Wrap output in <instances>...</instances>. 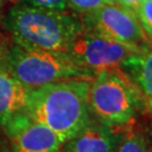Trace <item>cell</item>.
Returning <instances> with one entry per match:
<instances>
[{
  "instance_id": "1",
  "label": "cell",
  "mask_w": 152,
  "mask_h": 152,
  "mask_svg": "<svg viewBox=\"0 0 152 152\" xmlns=\"http://www.w3.org/2000/svg\"><path fill=\"white\" fill-rule=\"evenodd\" d=\"M89 85L90 80L73 79L31 89L26 113L50 129L63 144L92 120Z\"/></svg>"
},
{
  "instance_id": "2",
  "label": "cell",
  "mask_w": 152,
  "mask_h": 152,
  "mask_svg": "<svg viewBox=\"0 0 152 152\" xmlns=\"http://www.w3.org/2000/svg\"><path fill=\"white\" fill-rule=\"evenodd\" d=\"M11 42L27 49L68 53L75 38L85 29L80 18L26 4L12 5L4 18Z\"/></svg>"
},
{
  "instance_id": "3",
  "label": "cell",
  "mask_w": 152,
  "mask_h": 152,
  "mask_svg": "<svg viewBox=\"0 0 152 152\" xmlns=\"http://www.w3.org/2000/svg\"><path fill=\"white\" fill-rule=\"evenodd\" d=\"M88 100L94 120L115 130L134 126L145 108L135 83L122 69L95 75L89 85Z\"/></svg>"
},
{
  "instance_id": "4",
  "label": "cell",
  "mask_w": 152,
  "mask_h": 152,
  "mask_svg": "<svg viewBox=\"0 0 152 152\" xmlns=\"http://www.w3.org/2000/svg\"><path fill=\"white\" fill-rule=\"evenodd\" d=\"M2 54L9 72L28 89L64 80L94 78L68 53L27 49L11 42L5 43Z\"/></svg>"
},
{
  "instance_id": "5",
  "label": "cell",
  "mask_w": 152,
  "mask_h": 152,
  "mask_svg": "<svg viewBox=\"0 0 152 152\" xmlns=\"http://www.w3.org/2000/svg\"><path fill=\"white\" fill-rule=\"evenodd\" d=\"M144 49L121 43L85 28L72 42L68 54L94 77L102 71L123 69Z\"/></svg>"
},
{
  "instance_id": "6",
  "label": "cell",
  "mask_w": 152,
  "mask_h": 152,
  "mask_svg": "<svg viewBox=\"0 0 152 152\" xmlns=\"http://www.w3.org/2000/svg\"><path fill=\"white\" fill-rule=\"evenodd\" d=\"M85 28L121 43L139 48L149 46L136 14L117 2L105 5L82 15Z\"/></svg>"
},
{
  "instance_id": "7",
  "label": "cell",
  "mask_w": 152,
  "mask_h": 152,
  "mask_svg": "<svg viewBox=\"0 0 152 152\" xmlns=\"http://www.w3.org/2000/svg\"><path fill=\"white\" fill-rule=\"evenodd\" d=\"M14 152H60L62 142L46 126L24 113L4 126Z\"/></svg>"
},
{
  "instance_id": "8",
  "label": "cell",
  "mask_w": 152,
  "mask_h": 152,
  "mask_svg": "<svg viewBox=\"0 0 152 152\" xmlns=\"http://www.w3.org/2000/svg\"><path fill=\"white\" fill-rule=\"evenodd\" d=\"M124 132L92 118L83 130L63 143L60 152H115Z\"/></svg>"
},
{
  "instance_id": "9",
  "label": "cell",
  "mask_w": 152,
  "mask_h": 152,
  "mask_svg": "<svg viewBox=\"0 0 152 152\" xmlns=\"http://www.w3.org/2000/svg\"><path fill=\"white\" fill-rule=\"evenodd\" d=\"M0 43V125L4 127L9 121L26 113L31 89L19 82L7 69Z\"/></svg>"
},
{
  "instance_id": "10",
  "label": "cell",
  "mask_w": 152,
  "mask_h": 152,
  "mask_svg": "<svg viewBox=\"0 0 152 152\" xmlns=\"http://www.w3.org/2000/svg\"><path fill=\"white\" fill-rule=\"evenodd\" d=\"M122 70L135 83L143 98L145 108L152 113V48H145L141 54Z\"/></svg>"
},
{
  "instance_id": "11",
  "label": "cell",
  "mask_w": 152,
  "mask_h": 152,
  "mask_svg": "<svg viewBox=\"0 0 152 152\" xmlns=\"http://www.w3.org/2000/svg\"><path fill=\"white\" fill-rule=\"evenodd\" d=\"M151 150L148 136L134 125L125 130L115 152H151Z\"/></svg>"
},
{
  "instance_id": "12",
  "label": "cell",
  "mask_w": 152,
  "mask_h": 152,
  "mask_svg": "<svg viewBox=\"0 0 152 152\" xmlns=\"http://www.w3.org/2000/svg\"><path fill=\"white\" fill-rule=\"evenodd\" d=\"M70 9L79 14H87L103 7L105 5L114 4L116 0H66Z\"/></svg>"
},
{
  "instance_id": "13",
  "label": "cell",
  "mask_w": 152,
  "mask_h": 152,
  "mask_svg": "<svg viewBox=\"0 0 152 152\" xmlns=\"http://www.w3.org/2000/svg\"><path fill=\"white\" fill-rule=\"evenodd\" d=\"M12 5L17 4H26L29 6L51 9L56 11H68L70 7L68 5L66 0H9Z\"/></svg>"
},
{
  "instance_id": "14",
  "label": "cell",
  "mask_w": 152,
  "mask_h": 152,
  "mask_svg": "<svg viewBox=\"0 0 152 152\" xmlns=\"http://www.w3.org/2000/svg\"><path fill=\"white\" fill-rule=\"evenodd\" d=\"M143 32L152 38V0H144L136 11Z\"/></svg>"
},
{
  "instance_id": "15",
  "label": "cell",
  "mask_w": 152,
  "mask_h": 152,
  "mask_svg": "<svg viewBox=\"0 0 152 152\" xmlns=\"http://www.w3.org/2000/svg\"><path fill=\"white\" fill-rule=\"evenodd\" d=\"M144 0H116V2L118 5L123 6L125 8H129L131 10H133L136 14L137 9L140 8V6L142 5Z\"/></svg>"
},
{
  "instance_id": "16",
  "label": "cell",
  "mask_w": 152,
  "mask_h": 152,
  "mask_svg": "<svg viewBox=\"0 0 152 152\" xmlns=\"http://www.w3.org/2000/svg\"><path fill=\"white\" fill-rule=\"evenodd\" d=\"M2 8H4V0H0V20L2 18Z\"/></svg>"
},
{
  "instance_id": "17",
  "label": "cell",
  "mask_w": 152,
  "mask_h": 152,
  "mask_svg": "<svg viewBox=\"0 0 152 152\" xmlns=\"http://www.w3.org/2000/svg\"><path fill=\"white\" fill-rule=\"evenodd\" d=\"M150 135H151V137H152V127H151V130H150Z\"/></svg>"
},
{
  "instance_id": "18",
  "label": "cell",
  "mask_w": 152,
  "mask_h": 152,
  "mask_svg": "<svg viewBox=\"0 0 152 152\" xmlns=\"http://www.w3.org/2000/svg\"><path fill=\"white\" fill-rule=\"evenodd\" d=\"M1 42H2V41H1V38H0V43H1Z\"/></svg>"
},
{
  "instance_id": "19",
  "label": "cell",
  "mask_w": 152,
  "mask_h": 152,
  "mask_svg": "<svg viewBox=\"0 0 152 152\" xmlns=\"http://www.w3.org/2000/svg\"><path fill=\"white\" fill-rule=\"evenodd\" d=\"M151 152H152V150H151Z\"/></svg>"
}]
</instances>
